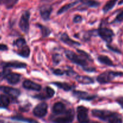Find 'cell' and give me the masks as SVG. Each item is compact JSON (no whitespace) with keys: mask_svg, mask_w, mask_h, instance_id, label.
Masks as SVG:
<instances>
[{"mask_svg":"<svg viewBox=\"0 0 123 123\" xmlns=\"http://www.w3.org/2000/svg\"><path fill=\"white\" fill-rule=\"evenodd\" d=\"M65 55H66V57L68 60H70L73 63L82 67L83 69L86 72H93L96 70L95 68L89 67L87 62V60L85 57L82 56L81 55H77L74 52L71 51V50H67L65 52Z\"/></svg>","mask_w":123,"mask_h":123,"instance_id":"1","label":"cell"},{"mask_svg":"<svg viewBox=\"0 0 123 123\" xmlns=\"http://www.w3.org/2000/svg\"><path fill=\"white\" fill-rule=\"evenodd\" d=\"M54 115L51 118L52 123H72L74 118V111L73 109H69L62 114Z\"/></svg>","mask_w":123,"mask_h":123,"instance_id":"2","label":"cell"},{"mask_svg":"<svg viewBox=\"0 0 123 123\" xmlns=\"http://www.w3.org/2000/svg\"><path fill=\"white\" fill-rule=\"evenodd\" d=\"M123 73L119 72H114V71H106L103 72L97 76V80L100 84H107L115 79L116 77L122 76Z\"/></svg>","mask_w":123,"mask_h":123,"instance_id":"3","label":"cell"},{"mask_svg":"<svg viewBox=\"0 0 123 123\" xmlns=\"http://www.w3.org/2000/svg\"><path fill=\"white\" fill-rule=\"evenodd\" d=\"M98 36L106 43H111L114 37V32L112 30L106 27H100L97 30Z\"/></svg>","mask_w":123,"mask_h":123,"instance_id":"4","label":"cell"},{"mask_svg":"<svg viewBox=\"0 0 123 123\" xmlns=\"http://www.w3.org/2000/svg\"><path fill=\"white\" fill-rule=\"evenodd\" d=\"M30 12L29 11H25V12H24L22 13L21 17H20V20H19V28L25 34H27L29 31V28H30Z\"/></svg>","mask_w":123,"mask_h":123,"instance_id":"5","label":"cell"},{"mask_svg":"<svg viewBox=\"0 0 123 123\" xmlns=\"http://www.w3.org/2000/svg\"><path fill=\"white\" fill-rule=\"evenodd\" d=\"M77 119L79 123H88L90 122L88 117V109L83 106L77 108Z\"/></svg>","mask_w":123,"mask_h":123,"instance_id":"6","label":"cell"},{"mask_svg":"<svg viewBox=\"0 0 123 123\" xmlns=\"http://www.w3.org/2000/svg\"><path fill=\"white\" fill-rule=\"evenodd\" d=\"M48 106L45 102H42L37 105L33 109L34 115L36 117L43 118L48 113Z\"/></svg>","mask_w":123,"mask_h":123,"instance_id":"7","label":"cell"},{"mask_svg":"<svg viewBox=\"0 0 123 123\" xmlns=\"http://www.w3.org/2000/svg\"><path fill=\"white\" fill-rule=\"evenodd\" d=\"M92 116L97 118L103 121H107L109 120L111 117L114 114L113 112L108 110H100V109H93L91 111Z\"/></svg>","mask_w":123,"mask_h":123,"instance_id":"8","label":"cell"},{"mask_svg":"<svg viewBox=\"0 0 123 123\" xmlns=\"http://www.w3.org/2000/svg\"><path fill=\"white\" fill-rule=\"evenodd\" d=\"M0 91L13 98H16L20 95V91L19 89L7 86H0Z\"/></svg>","mask_w":123,"mask_h":123,"instance_id":"9","label":"cell"},{"mask_svg":"<svg viewBox=\"0 0 123 123\" xmlns=\"http://www.w3.org/2000/svg\"><path fill=\"white\" fill-rule=\"evenodd\" d=\"M21 75L20 74L16 73H12L10 71L6 74L5 79H6L7 82L10 85H16L20 82Z\"/></svg>","mask_w":123,"mask_h":123,"instance_id":"10","label":"cell"},{"mask_svg":"<svg viewBox=\"0 0 123 123\" xmlns=\"http://www.w3.org/2000/svg\"><path fill=\"white\" fill-rule=\"evenodd\" d=\"M73 95L76 98L80 100H92L96 97V96L90 94L85 92V91H78V90L73 91Z\"/></svg>","mask_w":123,"mask_h":123,"instance_id":"11","label":"cell"},{"mask_svg":"<svg viewBox=\"0 0 123 123\" xmlns=\"http://www.w3.org/2000/svg\"><path fill=\"white\" fill-rule=\"evenodd\" d=\"M52 11V7L49 5H44L40 8V13L42 19L45 21L49 20Z\"/></svg>","mask_w":123,"mask_h":123,"instance_id":"12","label":"cell"},{"mask_svg":"<svg viewBox=\"0 0 123 123\" xmlns=\"http://www.w3.org/2000/svg\"><path fill=\"white\" fill-rule=\"evenodd\" d=\"M23 87L26 90L35 91H39L42 89V86L30 80H25V81H24Z\"/></svg>","mask_w":123,"mask_h":123,"instance_id":"13","label":"cell"},{"mask_svg":"<svg viewBox=\"0 0 123 123\" xmlns=\"http://www.w3.org/2000/svg\"><path fill=\"white\" fill-rule=\"evenodd\" d=\"M2 66L4 68H26L27 65L24 62H19V61H12V62H4L2 64Z\"/></svg>","mask_w":123,"mask_h":123,"instance_id":"14","label":"cell"},{"mask_svg":"<svg viewBox=\"0 0 123 123\" xmlns=\"http://www.w3.org/2000/svg\"><path fill=\"white\" fill-rule=\"evenodd\" d=\"M60 40H61L63 43H66L67 45L70 46L74 47L80 45V44L79 42L73 40L72 38H70L68 35L67 34V33H66V32H64L63 34H61V37H60Z\"/></svg>","mask_w":123,"mask_h":123,"instance_id":"15","label":"cell"},{"mask_svg":"<svg viewBox=\"0 0 123 123\" xmlns=\"http://www.w3.org/2000/svg\"><path fill=\"white\" fill-rule=\"evenodd\" d=\"M52 112L54 115H60L66 111V106L62 102H57L52 107Z\"/></svg>","mask_w":123,"mask_h":123,"instance_id":"16","label":"cell"},{"mask_svg":"<svg viewBox=\"0 0 123 123\" xmlns=\"http://www.w3.org/2000/svg\"><path fill=\"white\" fill-rule=\"evenodd\" d=\"M75 79L78 82H79V84H84V85H89V84L94 83V79L87 76L77 75L76 76Z\"/></svg>","mask_w":123,"mask_h":123,"instance_id":"17","label":"cell"},{"mask_svg":"<svg viewBox=\"0 0 123 123\" xmlns=\"http://www.w3.org/2000/svg\"><path fill=\"white\" fill-rule=\"evenodd\" d=\"M10 103V99L7 95H0V108L6 109Z\"/></svg>","mask_w":123,"mask_h":123,"instance_id":"18","label":"cell"},{"mask_svg":"<svg viewBox=\"0 0 123 123\" xmlns=\"http://www.w3.org/2000/svg\"><path fill=\"white\" fill-rule=\"evenodd\" d=\"M11 120H14V121H22V122L26 123H39L36 120H33L31 118H25L24 117L20 116V115H16V116H13L10 118Z\"/></svg>","mask_w":123,"mask_h":123,"instance_id":"19","label":"cell"},{"mask_svg":"<svg viewBox=\"0 0 123 123\" xmlns=\"http://www.w3.org/2000/svg\"><path fill=\"white\" fill-rule=\"evenodd\" d=\"M55 86H58L59 88L62 89L65 91H70L73 89V86L72 85H70L69 84H67L66 82H54L52 83Z\"/></svg>","mask_w":123,"mask_h":123,"instance_id":"20","label":"cell"},{"mask_svg":"<svg viewBox=\"0 0 123 123\" xmlns=\"http://www.w3.org/2000/svg\"><path fill=\"white\" fill-rule=\"evenodd\" d=\"M97 59H98V61L100 63L106 65V66H111V67L114 66L112 61L108 56H106V55H100V56H98Z\"/></svg>","mask_w":123,"mask_h":123,"instance_id":"21","label":"cell"},{"mask_svg":"<svg viewBox=\"0 0 123 123\" xmlns=\"http://www.w3.org/2000/svg\"><path fill=\"white\" fill-rule=\"evenodd\" d=\"M18 54L20 55V56L24 58H28L29 57L30 55V49L27 44L21 48L19 49Z\"/></svg>","mask_w":123,"mask_h":123,"instance_id":"22","label":"cell"},{"mask_svg":"<svg viewBox=\"0 0 123 123\" xmlns=\"http://www.w3.org/2000/svg\"><path fill=\"white\" fill-rule=\"evenodd\" d=\"M78 2H79V1H74V2H71V3L67 4L64 5V6H62V7H61V8H60L58 11L57 14H62V13H65V12H67V10H68L69 9L72 8V7H74V6H75V5Z\"/></svg>","mask_w":123,"mask_h":123,"instance_id":"23","label":"cell"},{"mask_svg":"<svg viewBox=\"0 0 123 123\" xmlns=\"http://www.w3.org/2000/svg\"><path fill=\"white\" fill-rule=\"evenodd\" d=\"M118 0H109L106 2L103 8V11L105 13H108L109 11L112 9L117 2Z\"/></svg>","mask_w":123,"mask_h":123,"instance_id":"24","label":"cell"},{"mask_svg":"<svg viewBox=\"0 0 123 123\" xmlns=\"http://www.w3.org/2000/svg\"><path fill=\"white\" fill-rule=\"evenodd\" d=\"M108 122V123H123V121L122 117L120 114L114 112Z\"/></svg>","mask_w":123,"mask_h":123,"instance_id":"25","label":"cell"},{"mask_svg":"<svg viewBox=\"0 0 123 123\" xmlns=\"http://www.w3.org/2000/svg\"><path fill=\"white\" fill-rule=\"evenodd\" d=\"M82 4L88 7L96 8L100 6V2L95 0H80Z\"/></svg>","mask_w":123,"mask_h":123,"instance_id":"26","label":"cell"},{"mask_svg":"<svg viewBox=\"0 0 123 123\" xmlns=\"http://www.w3.org/2000/svg\"><path fill=\"white\" fill-rule=\"evenodd\" d=\"M37 26H38L40 28V30H41L42 37H43V38L48 37V36L51 34V31H50V30L48 28V27H46V26H44V25H42V24H37Z\"/></svg>","mask_w":123,"mask_h":123,"instance_id":"27","label":"cell"},{"mask_svg":"<svg viewBox=\"0 0 123 123\" xmlns=\"http://www.w3.org/2000/svg\"><path fill=\"white\" fill-rule=\"evenodd\" d=\"M19 0H0V4H4L7 8H12Z\"/></svg>","mask_w":123,"mask_h":123,"instance_id":"28","label":"cell"},{"mask_svg":"<svg viewBox=\"0 0 123 123\" xmlns=\"http://www.w3.org/2000/svg\"><path fill=\"white\" fill-rule=\"evenodd\" d=\"M26 41H25V40L23 38H18V39H17L16 40L14 41V45L15 46H16L18 49H20V48H21L22 47L26 45Z\"/></svg>","mask_w":123,"mask_h":123,"instance_id":"29","label":"cell"},{"mask_svg":"<svg viewBox=\"0 0 123 123\" xmlns=\"http://www.w3.org/2000/svg\"><path fill=\"white\" fill-rule=\"evenodd\" d=\"M77 51H78V52L79 53L80 55H81L82 56H83L84 57H85L87 60H88V61H92V62L93 61V60H92V59L91 58V57L90 56V55H89L88 54H87L86 52L84 51V50H80V49H77Z\"/></svg>","mask_w":123,"mask_h":123,"instance_id":"30","label":"cell"},{"mask_svg":"<svg viewBox=\"0 0 123 123\" xmlns=\"http://www.w3.org/2000/svg\"><path fill=\"white\" fill-rule=\"evenodd\" d=\"M52 60L54 64H58L60 62V61H61V57L59 54H54L52 56Z\"/></svg>","mask_w":123,"mask_h":123,"instance_id":"31","label":"cell"},{"mask_svg":"<svg viewBox=\"0 0 123 123\" xmlns=\"http://www.w3.org/2000/svg\"><path fill=\"white\" fill-rule=\"evenodd\" d=\"M45 90L46 91L47 93H48V96H49V98H50L54 97V94H55V91L51 87H50V86H46L45 88Z\"/></svg>","mask_w":123,"mask_h":123,"instance_id":"32","label":"cell"},{"mask_svg":"<svg viewBox=\"0 0 123 123\" xmlns=\"http://www.w3.org/2000/svg\"><path fill=\"white\" fill-rule=\"evenodd\" d=\"M123 20V11L120 12V13L117 16L116 18H115V19L114 20V22L120 23L121 22H122Z\"/></svg>","mask_w":123,"mask_h":123,"instance_id":"33","label":"cell"},{"mask_svg":"<svg viewBox=\"0 0 123 123\" xmlns=\"http://www.w3.org/2000/svg\"><path fill=\"white\" fill-rule=\"evenodd\" d=\"M53 73L57 76H62L66 73V71L62 70L61 69H55L53 70Z\"/></svg>","mask_w":123,"mask_h":123,"instance_id":"34","label":"cell"},{"mask_svg":"<svg viewBox=\"0 0 123 123\" xmlns=\"http://www.w3.org/2000/svg\"><path fill=\"white\" fill-rule=\"evenodd\" d=\"M10 70H6V68H4V71L2 72H0V82L2 81L3 79H5V76H6V74L9 72Z\"/></svg>","mask_w":123,"mask_h":123,"instance_id":"35","label":"cell"},{"mask_svg":"<svg viewBox=\"0 0 123 123\" xmlns=\"http://www.w3.org/2000/svg\"><path fill=\"white\" fill-rule=\"evenodd\" d=\"M82 20V17L80 15L75 16L73 18V22L76 23V24L81 22Z\"/></svg>","mask_w":123,"mask_h":123,"instance_id":"36","label":"cell"},{"mask_svg":"<svg viewBox=\"0 0 123 123\" xmlns=\"http://www.w3.org/2000/svg\"><path fill=\"white\" fill-rule=\"evenodd\" d=\"M107 47H108V49H109L111 50L114 52L118 53V54H121V52H120V50H118V49H116V48H114V47L111 46L109 45V44H108V45H107Z\"/></svg>","mask_w":123,"mask_h":123,"instance_id":"37","label":"cell"},{"mask_svg":"<svg viewBox=\"0 0 123 123\" xmlns=\"http://www.w3.org/2000/svg\"><path fill=\"white\" fill-rule=\"evenodd\" d=\"M116 102L120 105V106L121 107V108L123 109V97H118V98L116 100Z\"/></svg>","mask_w":123,"mask_h":123,"instance_id":"38","label":"cell"},{"mask_svg":"<svg viewBox=\"0 0 123 123\" xmlns=\"http://www.w3.org/2000/svg\"><path fill=\"white\" fill-rule=\"evenodd\" d=\"M8 50V47L7 45L4 44H0V51H6Z\"/></svg>","mask_w":123,"mask_h":123,"instance_id":"39","label":"cell"},{"mask_svg":"<svg viewBox=\"0 0 123 123\" xmlns=\"http://www.w3.org/2000/svg\"><path fill=\"white\" fill-rule=\"evenodd\" d=\"M0 123H11V122H6V123H5L4 121H1V120H0Z\"/></svg>","mask_w":123,"mask_h":123,"instance_id":"40","label":"cell"},{"mask_svg":"<svg viewBox=\"0 0 123 123\" xmlns=\"http://www.w3.org/2000/svg\"><path fill=\"white\" fill-rule=\"evenodd\" d=\"M88 123H98V122H97V121H91V122H88Z\"/></svg>","mask_w":123,"mask_h":123,"instance_id":"41","label":"cell"},{"mask_svg":"<svg viewBox=\"0 0 123 123\" xmlns=\"http://www.w3.org/2000/svg\"><path fill=\"white\" fill-rule=\"evenodd\" d=\"M42 1H52V0H42Z\"/></svg>","mask_w":123,"mask_h":123,"instance_id":"42","label":"cell"},{"mask_svg":"<svg viewBox=\"0 0 123 123\" xmlns=\"http://www.w3.org/2000/svg\"><path fill=\"white\" fill-rule=\"evenodd\" d=\"M0 39H1V37H0Z\"/></svg>","mask_w":123,"mask_h":123,"instance_id":"43","label":"cell"}]
</instances>
